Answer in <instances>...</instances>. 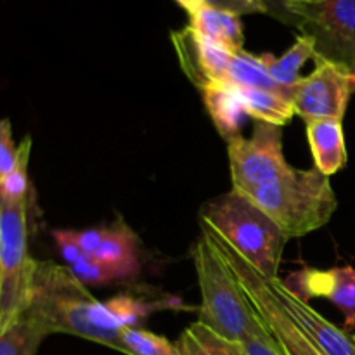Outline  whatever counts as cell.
Listing matches in <instances>:
<instances>
[{
  "mask_svg": "<svg viewBox=\"0 0 355 355\" xmlns=\"http://www.w3.org/2000/svg\"><path fill=\"white\" fill-rule=\"evenodd\" d=\"M269 286L288 318L318 349H321L326 355H355V340L352 335L336 328L333 322L314 311L307 302L291 293L279 277L269 279Z\"/></svg>",
  "mask_w": 355,
  "mask_h": 355,
  "instance_id": "11",
  "label": "cell"
},
{
  "mask_svg": "<svg viewBox=\"0 0 355 355\" xmlns=\"http://www.w3.org/2000/svg\"><path fill=\"white\" fill-rule=\"evenodd\" d=\"M241 345L246 355H284L276 340L266 328L246 338Z\"/></svg>",
  "mask_w": 355,
  "mask_h": 355,
  "instance_id": "27",
  "label": "cell"
},
{
  "mask_svg": "<svg viewBox=\"0 0 355 355\" xmlns=\"http://www.w3.org/2000/svg\"><path fill=\"white\" fill-rule=\"evenodd\" d=\"M30 198L0 201V331L19 321L31 297L35 263L28 252Z\"/></svg>",
  "mask_w": 355,
  "mask_h": 355,
  "instance_id": "5",
  "label": "cell"
},
{
  "mask_svg": "<svg viewBox=\"0 0 355 355\" xmlns=\"http://www.w3.org/2000/svg\"><path fill=\"white\" fill-rule=\"evenodd\" d=\"M177 345H179L182 355H214L203 342H200V340L193 335V331H191L189 328L180 335Z\"/></svg>",
  "mask_w": 355,
  "mask_h": 355,
  "instance_id": "29",
  "label": "cell"
},
{
  "mask_svg": "<svg viewBox=\"0 0 355 355\" xmlns=\"http://www.w3.org/2000/svg\"><path fill=\"white\" fill-rule=\"evenodd\" d=\"M201 92L205 107L218 134L227 142L238 137L245 111L234 87L231 83H208Z\"/></svg>",
  "mask_w": 355,
  "mask_h": 355,
  "instance_id": "15",
  "label": "cell"
},
{
  "mask_svg": "<svg viewBox=\"0 0 355 355\" xmlns=\"http://www.w3.org/2000/svg\"><path fill=\"white\" fill-rule=\"evenodd\" d=\"M201 232L210 239L214 248L217 250L220 259L234 276L236 283L245 293L246 300L257 312L263 328L272 335L284 355H326L288 318L270 290L269 279L262 272H259L245 257L239 255L220 234L211 231L210 227L201 224Z\"/></svg>",
  "mask_w": 355,
  "mask_h": 355,
  "instance_id": "6",
  "label": "cell"
},
{
  "mask_svg": "<svg viewBox=\"0 0 355 355\" xmlns=\"http://www.w3.org/2000/svg\"><path fill=\"white\" fill-rule=\"evenodd\" d=\"M288 290L304 302L314 297L328 298L345 315V329H355V269L350 266L333 269H302L286 281Z\"/></svg>",
  "mask_w": 355,
  "mask_h": 355,
  "instance_id": "12",
  "label": "cell"
},
{
  "mask_svg": "<svg viewBox=\"0 0 355 355\" xmlns=\"http://www.w3.org/2000/svg\"><path fill=\"white\" fill-rule=\"evenodd\" d=\"M175 2L179 3L184 10H187V12H189V16L191 14L196 12V10H200L201 7L205 6V0H175Z\"/></svg>",
  "mask_w": 355,
  "mask_h": 355,
  "instance_id": "32",
  "label": "cell"
},
{
  "mask_svg": "<svg viewBox=\"0 0 355 355\" xmlns=\"http://www.w3.org/2000/svg\"><path fill=\"white\" fill-rule=\"evenodd\" d=\"M69 269L82 284H107L116 283V281H127V277L120 270L101 262L92 255H83Z\"/></svg>",
  "mask_w": 355,
  "mask_h": 355,
  "instance_id": "24",
  "label": "cell"
},
{
  "mask_svg": "<svg viewBox=\"0 0 355 355\" xmlns=\"http://www.w3.org/2000/svg\"><path fill=\"white\" fill-rule=\"evenodd\" d=\"M52 238H54L55 245H58L59 252H61V257L68 263V267H71L73 263H76L83 257L76 231H71V229H54Z\"/></svg>",
  "mask_w": 355,
  "mask_h": 355,
  "instance_id": "26",
  "label": "cell"
},
{
  "mask_svg": "<svg viewBox=\"0 0 355 355\" xmlns=\"http://www.w3.org/2000/svg\"><path fill=\"white\" fill-rule=\"evenodd\" d=\"M17 162V146L12 139V125L9 118L0 120V179L14 168Z\"/></svg>",
  "mask_w": 355,
  "mask_h": 355,
  "instance_id": "25",
  "label": "cell"
},
{
  "mask_svg": "<svg viewBox=\"0 0 355 355\" xmlns=\"http://www.w3.org/2000/svg\"><path fill=\"white\" fill-rule=\"evenodd\" d=\"M92 257L120 270L127 279H132L139 272V266H141L137 236L128 227L127 222L118 218L110 227H104L103 241Z\"/></svg>",
  "mask_w": 355,
  "mask_h": 355,
  "instance_id": "14",
  "label": "cell"
},
{
  "mask_svg": "<svg viewBox=\"0 0 355 355\" xmlns=\"http://www.w3.org/2000/svg\"><path fill=\"white\" fill-rule=\"evenodd\" d=\"M307 139L311 146L314 168L331 177L347 165V146L342 120L307 121Z\"/></svg>",
  "mask_w": 355,
  "mask_h": 355,
  "instance_id": "13",
  "label": "cell"
},
{
  "mask_svg": "<svg viewBox=\"0 0 355 355\" xmlns=\"http://www.w3.org/2000/svg\"><path fill=\"white\" fill-rule=\"evenodd\" d=\"M189 26L201 37L222 45L232 54L243 51L245 45V31L239 16L215 7L203 6L200 10L191 14Z\"/></svg>",
  "mask_w": 355,
  "mask_h": 355,
  "instance_id": "16",
  "label": "cell"
},
{
  "mask_svg": "<svg viewBox=\"0 0 355 355\" xmlns=\"http://www.w3.org/2000/svg\"><path fill=\"white\" fill-rule=\"evenodd\" d=\"M260 2H262L263 7H266L267 14H270L272 17L279 19L281 23L293 26L295 21L290 10L291 0H260Z\"/></svg>",
  "mask_w": 355,
  "mask_h": 355,
  "instance_id": "30",
  "label": "cell"
},
{
  "mask_svg": "<svg viewBox=\"0 0 355 355\" xmlns=\"http://www.w3.org/2000/svg\"><path fill=\"white\" fill-rule=\"evenodd\" d=\"M267 62V71L279 85L295 89L300 82V69L309 59L315 58L314 42L307 35H298L295 44L281 58L272 54H263Z\"/></svg>",
  "mask_w": 355,
  "mask_h": 355,
  "instance_id": "19",
  "label": "cell"
},
{
  "mask_svg": "<svg viewBox=\"0 0 355 355\" xmlns=\"http://www.w3.org/2000/svg\"><path fill=\"white\" fill-rule=\"evenodd\" d=\"M232 87L241 101L245 114L252 116L255 121L283 127V125L290 123L291 118L297 114L293 101L283 94L262 89H248V87Z\"/></svg>",
  "mask_w": 355,
  "mask_h": 355,
  "instance_id": "17",
  "label": "cell"
},
{
  "mask_svg": "<svg viewBox=\"0 0 355 355\" xmlns=\"http://www.w3.org/2000/svg\"><path fill=\"white\" fill-rule=\"evenodd\" d=\"M229 83L236 87H248V89H262L270 92L283 94L293 101V90L279 85L267 71L266 58L250 54L246 51H239L232 55L229 66Z\"/></svg>",
  "mask_w": 355,
  "mask_h": 355,
  "instance_id": "18",
  "label": "cell"
},
{
  "mask_svg": "<svg viewBox=\"0 0 355 355\" xmlns=\"http://www.w3.org/2000/svg\"><path fill=\"white\" fill-rule=\"evenodd\" d=\"M205 6L225 10V12L245 16V14H267L260 0H205Z\"/></svg>",
  "mask_w": 355,
  "mask_h": 355,
  "instance_id": "28",
  "label": "cell"
},
{
  "mask_svg": "<svg viewBox=\"0 0 355 355\" xmlns=\"http://www.w3.org/2000/svg\"><path fill=\"white\" fill-rule=\"evenodd\" d=\"M314 61V71L302 76L293 90L295 113L304 118L305 123L328 118L343 120L352 96L350 71L322 59Z\"/></svg>",
  "mask_w": 355,
  "mask_h": 355,
  "instance_id": "9",
  "label": "cell"
},
{
  "mask_svg": "<svg viewBox=\"0 0 355 355\" xmlns=\"http://www.w3.org/2000/svg\"><path fill=\"white\" fill-rule=\"evenodd\" d=\"M300 35L312 38L315 58L352 71L355 68V0H291Z\"/></svg>",
  "mask_w": 355,
  "mask_h": 355,
  "instance_id": "7",
  "label": "cell"
},
{
  "mask_svg": "<svg viewBox=\"0 0 355 355\" xmlns=\"http://www.w3.org/2000/svg\"><path fill=\"white\" fill-rule=\"evenodd\" d=\"M350 87H352V92H355V68L350 71Z\"/></svg>",
  "mask_w": 355,
  "mask_h": 355,
  "instance_id": "33",
  "label": "cell"
},
{
  "mask_svg": "<svg viewBox=\"0 0 355 355\" xmlns=\"http://www.w3.org/2000/svg\"><path fill=\"white\" fill-rule=\"evenodd\" d=\"M24 314L30 315L47 335L66 333L120 350L121 333L113 331L106 324L103 302L89 293L69 267L37 260L30 304Z\"/></svg>",
  "mask_w": 355,
  "mask_h": 355,
  "instance_id": "1",
  "label": "cell"
},
{
  "mask_svg": "<svg viewBox=\"0 0 355 355\" xmlns=\"http://www.w3.org/2000/svg\"><path fill=\"white\" fill-rule=\"evenodd\" d=\"M170 37L180 68L198 89L208 83H229V66L234 55L231 51L201 37L189 24L172 31Z\"/></svg>",
  "mask_w": 355,
  "mask_h": 355,
  "instance_id": "10",
  "label": "cell"
},
{
  "mask_svg": "<svg viewBox=\"0 0 355 355\" xmlns=\"http://www.w3.org/2000/svg\"><path fill=\"white\" fill-rule=\"evenodd\" d=\"M288 238H302L331 220L338 207L331 180L318 168L290 166L276 179L245 194Z\"/></svg>",
  "mask_w": 355,
  "mask_h": 355,
  "instance_id": "2",
  "label": "cell"
},
{
  "mask_svg": "<svg viewBox=\"0 0 355 355\" xmlns=\"http://www.w3.org/2000/svg\"><path fill=\"white\" fill-rule=\"evenodd\" d=\"M193 260L201 291L198 322L236 343H243L262 331L263 324L259 315L203 232L193 246Z\"/></svg>",
  "mask_w": 355,
  "mask_h": 355,
  "instance_id": "4",
  "label": "cell"
},
{
  "mask_svg": "<svg viewBox=\"0 0 355 355\" xmlns=\"http://www.w3.org/2000/svg\"><path fill=\"white\" fill-rule=\"evenodd\" d=\"M49 336L30 315L23 314L6 331H0V355H37Z\"/></svg>",
  "mask_w": 355,
  "mask_h": 355,
  "instance_id": "20",
  "label": "cell"
},
{
  "mask_svg": "<svg viewBox=\"0 0 355 355\" xmlns=\"http://www.w3.org/2000/svg\"><path fill=\"white\" fill-rule=\"evenodd\" d=\"M155 309V304L137 300L128 295H116L107 302H103L104 319L118 333L127 328H137Z\"/></svg>",
  "mask_w": 355,
  "mask_h": 355,
  "instance_id": "21",
  "label": "cell"
},
{
  "mask_svg": "<svg viewBox=\"0 0 355 355\" xmlns=\"http://www.w3.org/2000/svg\"><path fill=\"white\" fill-rule=\"evenodd\" d=\"M201 224L220 234L263 276L279 277L290 238L248 196L232 189L208 201L201 208Z\"/></svg>",
  "mask_w": 355,
  "mask_h": 355,
  "instance_id": "3",
  "label": "cell"
},
{
  "mask_svg": "<svg viewBox=\"0 0 355 355\" xmlns=\"http://www.w3.org/2000/svg\"><path fill=\"white\" fill-rule=\"evenodd\" d=\"M120 352L127 355H182L177 343L141 328H127L121 331Z\"/></svg>",
  "mask_w": 355,
  "mask_h": 355,
  "instance_id": "22",
  "label": "cell"
},
{
  "mask_svg": "<svg viewBox=\"0 0 355 355\" xmlns=\"http://www.w3.org/2000/svg\"><path fill=\"white\" fill-rule=\"evenodd\" d=\"M76 234H78V243L83 255H94L96 250L99 248L101 241H103L104 229L101 227L85 229V231H76Z\"/></svg>",
  "mask_w": 355,
  "mask_h": 355,
  "instance_id": "31",
  "label": "cell"
},
{
  "mask_svg": "<svg viewBox=\"0 0 355 355\" xmlns=\"http://www.w3.org/2000/svg\"><path fill=\"white\" fill-rule=\"evenodd\" d=\"M31 137H26L17 146V162L14 168L0 179V201H21L30 198V179H28V163H30Z\"/></svg>",
  "mask_w": 355,
  "mask_h": 355,
  "instance_id": "23",
  "label": "cell"
},
{
  "mask_svg": "<svg viewBox=\"0 0 355 355\" xmlns=\"http://www.w3.org/2000/svg\"><path fill=\"white\" fill-rule=\"evenodd\" d=\"M354 340H355V333H354Z\"/></svg>",
  "mask_w": 355,
  "mask_h": 355,
  "instance_id": "34",
  "label": "cell"
},
{
  "mask_svg": "<svg viewBox=\"0 0 355 355\" xmlns=\"http://www.w3.org/2000/svg\"><path fill=\"white\" fill-rule=\"evenodd\" d=\"M232 189L248 191L276 179L290 168L283 153V132L276 125L257 121L252 137L238 135L227 142Z\"/></svg>",
  "mask_w": 355,
  "mask_h": 355,
  "instance_id": "8",
  "label": "cell"
}]
</instances>
